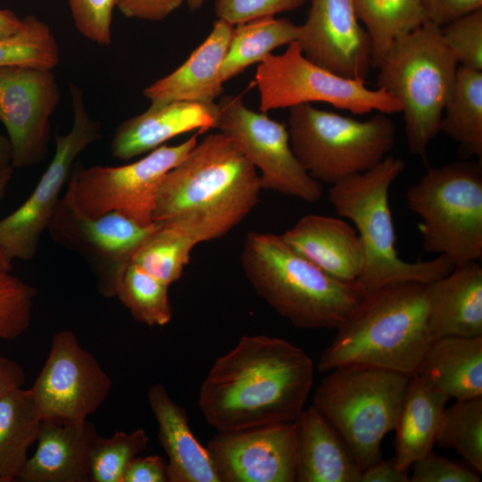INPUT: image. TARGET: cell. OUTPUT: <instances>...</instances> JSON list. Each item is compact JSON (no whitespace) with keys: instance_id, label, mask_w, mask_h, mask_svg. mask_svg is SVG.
<instances>
[{"instance_id":"22","label":"cell","mask_w":482,"mask_h":482,"mask_svg":"<svg viewBox=\"0 0 482 482\" xmlns=\"http://www.w3.org/2000/svg\"><path fill=\"white\" fill-rule=\"evenodd\" d=\"M428 325L436 338L482 337V267L478 261L454 265L426 284Z\"/></svg>"},{"instance_id":"1","label":"cell","mask_w":482,"mask_h":482,"mask_svg":"<svg viewBox=\"0 0 482 482\" xmlns=\"http://www.w3.org/2000/svg\"><path fill=\"white\" fill-rule=\"evenodd\" d=\"M313 380L314 364L302 348L280 337L243 336L214 362L198 404L217 431L292 422L304 409Z\"/></svg>"},{"instance_id":"30","label":"cell","mask_w":482,"mask_h":482,"mask_svg":"<svg viewBox=\"0 0 482 482\" xmlns=\"http://www.w3.org/2000/svg\"><path fill=\"white\" fill-rule=\"evenodd\" d=\"M440 131L459 145L467 160L482 157V71L459 65L452 96L440 123Z\"/></svg>"},{"instance_id":"40","label":"cell","mask_w":482,"mask_h":482,"mask_svg":"<svg viewBox=\"0 0 482 482\" xmlns=\"http://www.w3.org/2000/svg\"><path fill=\"white\" fill-rule=\"evenodd\" d=\"M308 0H215L217 19L237 25L260 17L291 12Z\"/></svg>"},{"instance_id":"34","label":"cell","mask_w":482,"mask_h":482,"mask_svg":"<svg viewBox=\"0 0 482 482\" xmlns=\"http://www.w3.org/2000/svg\"><path fill=\"white\" fill-rule=\"evenodd\" d=\"M436 444L455 450L476 472L482 471V396L445 407Z\"/></svg>"},{"instance_id":"6","label":"cell","mask_w":482,"mask_h":482,"mask_svg":"<svg viewBox=\"0 0 482 482\" xmlns=\"http://www.w3.org/2000/svg\"><path fill=\"white\" fill-rule=\"evenodd\" d=\"M458 67L440 27L432 22L395 40L378 64V87L400 104L406 144L412 154L424 157L430 141L440 132Z\"/></svg>"},{"instance_id":"41","label":"cell","mask_w":482,"mask_h":482,"mask_svg":"<svg viewBox=\"0 0 482 482\" xmlns=\"http://www.w3.org/2000/svg\"><path fill=\"white\" fill-rule=\"evenodd\" d=\"M411 482H479L475 470H469L452 461L429 452L415 461L410 467Z\"/></svg>"},{"instance_id":"11","label":"cell","mask_w":482,"mask_h":482,"mask_svg":"<svg viewBox=\"0 0 482 482\" xmlns=\"http://www.w3.org/2000/svg\"><path fill=\"white\" fill-rule=\"evenodd\" d=\"M254 79L262 112L312 103L328 104L355 115L371 111L390 115L402 111L386 90L371 89L364 79L344 78L313 63L296 42L287 45L283 54L266 56Z\"/></svg>"},{"instance_id":"26","label":"cell","mask_w":482,"mask_h":482,"mask_svg":"<svg viewBox=\"0 0 482 482\" xmlns=\"http://www.w3.org/2000/svg\"><path fill=\"white\" fill-rule=\"evenodd\" d=\"M414 375L456 400L482 396V337L436 338Z\"/></svg>"},{"instance_id":"44","label":"cell","mask_w":482,"mask_h":482,"mask_svg":"<svg viewBox=\"0 0 482 482\" xmlns=\"http://www.w3.org/2000/svg\"><path fill=\"white\" fill-rule=\"evenodd\" d=\"M166 461L159 455L137 456L128 465L122 482H167Z\"/></svg>"},{"instance_id":"45","label":"cell","mask_w":482,"mask_h":482,"mask_svg":"<svg viewBox=\"0 0 482 482\" xmlns=\"http://www.w3.org/2000/svg\"><path fill=\"white\" fill-rule=\"evenodd\" d=\"M358 482H410V477L408 471L399 469L393 459H381L362 470Z\"/></svg>"},{"instance_id":"39","label":"cell","mask_w":482,"mask_h":482,"mask_svg":"<svg viewBox=\"0 0 482 482\" xmlns=\"http://www.w3.org/2000/svg\"><path fill=\"white\" fill-rule=\"evenodd\" d=\"M117 0H68L78 31L101 46L112 44V12Z\"/></svg>"},{"instance_id":"14","label":"cell","mask_w":482,"mask_h":482,"mask_svg":"<svg viewBox=\"0 0 482 482\" xmlns=\"http://www.w3.org/2000/svg\"><path fill=\"white\" fill-rule=\"evenodd\" d=\"M111 378L69 329L53 337L46 362L29 388L43 420H83L112 389Z\"/></svg>"},{"instance_id":"36","label":"cell","mask_w":482,"mask_h":482,"mask_svg":"<svg viewBox=\"0 0 482 482\" xmlns=\"http://www.w3.org/2000/svg\"><path fill=\"white\" fill-rule=\"evenodd\" d=\"M149 436L143 428L116 431L110 437L97 435L90 453V482H122L129 462L144 452Z\"/></svg>"},{"instance_id":"3","label":"cell","mask_w":482,"mask_h":482,"mask_svg":"<svg viewBox=\"0 0 482 482\" xmlns=\"http://www.w3.org/2000/svg\"><path fill=\"white\" fill-rule=\"evenodd\" d=\"M262 189L258 171L235 143L221 132L209 134L165 175L154 221L185 216L215 239L251 212Z\"/></svg>"},{"instance_id":"19","label":"cell","mask_w":482,"mask_h":482,"mask_svg":"<svg viewBox=\"0 0 482 482\" xmlns=\"http://www.w3.org/2000/svg\"><path fill=\"white\" fill-rule=\"evenodd\" d=\"M218 114L216 103L182 101L150 106L118 125L110 145L112 155L129 161L181 134L215 129Z\"/></svg>"},{"instance_id":"27","label":"cell","mask_w":482,"mask_h":482,"mask_svg":"<svg viewBox=\"0 0 482 482\" xmlns=\"http://www.w3.org/2000/svg\"><path fill=\"white\" fill-rule=\"evenodd\" d=\"M449 396L418 375L410 378L404 403L395 426V464L409 471L411 465L436 444Z\"/></svg>"},{"instance_id":"38","label":"cell","mask_w":482,"mask_h":482,"mask_svg":"<svg viewBox=\"0 0 482 482\" xmlns=\"http://www.w3.org/2000/svg\"><path fill=\"white\" fill-rule=\"evenodd\" d=\"M440 30L459 65L482 71V9L448 22Z\"/></svg>"},{"instance_id":"16","label":"cell","mask_w":482,"mask_h":482,"mask_svg":"<svg viewBox=\"0 0 482 482\" xmlns=\"http://www.w3.org/2000/svg\"><path fill=\"white\" fill-rule=\"evenodd\" d=\"M60 99L54 70L0 67V121L7 130L13 168L34 166L46 158L50 118Z\"/></svg>"},{"instance_id":"35","label":"cell","mask_w":482,"mask_h":482,"mask_svg":"<svg viewBox=\"0 0 482 482\" xmlns=\"http://www.w3.org/2000/svg\"><path fill=\"white\" fill-rule=\"evenodd\" d=\"M12 37L0 40V67L27 66L54 70L60 62L57 41L50 27L34 15Z\"/></svg>"},{"instance_id":"37","label":"cell","mask_w":482,"mask_h":482,"mask_svg":"<svg viewBox=\"0 0 482 482\" xmlns=\"http://www.w3.org/2000/svg\"><path fill=\"white\" fill-rule=\"evenodd\" d=\"M37 290L11 271H0V340H14L29 327Z\"/></svg>"},{"instance_id":"15","label":"cell","mask_w":482,"mask_h":482,"mask_svg":"<svg viewBox=\"0 0 482 482\" xmlns=\"http://www.w3.org/2000/svg\"><path fill=\"white\" fill-rule=\"evenodd\" d=\"M154 226L155 222L140 226L118 212L80 217L61 197L46 230L55 243L75 252L88 264L99 294L113 298L127 264Z\"/></svg>"},{"instance_id":"24","label":"cell","mask_w":482,"mask_h":482,"mask_svg":"<svg viewBox=\"0 0 482 482\" xmlns=\"http://www.w3.org/2000/svg\"><path fill=\"white\" fill-rule=\"evenodd\" d=\"M147 401L158 424V439L167 456L168 482H220L212 458L195 436L186 410L156 383Z\"/></svg>"},{"instance_id":"33","label":"cell","mask_w":482,"mask_h":482,"mask_svg":"<svg viewBox=\"0 0 482 482\" xmlns=\"http://www.w3.org/2000/svg\"><path fill=\"white\" fill-rule=\"evenodd\" d=\"M169 285L129 261L117 289L116 297L138 322L164 326L172 318Z\"/></svg>"},{"instance_id":"12","label":"cell","mask_w":482,"mask_h":482,"mask_svg":"<svg viewBox=\"0 0 482 482\" xmlns=\"http://www.w3.org/2000/svg\"><path fill=\"white\" fill-rule=\"evenodd\" d=\"M70 92L73 111L70 132L55 134L54 155L31 195L0 220V248L11 261L35 257L77 157L102 137L100 123L87 111L82 89L71 83Z\"/></svg>"},{"instance_id":"43","label":"cell","mask_w":482,"mask_h":482,"mask_svg":"<svg viewBox=\"0 0 482 482\" xmlns=\"http://www.w3.org/2000/svg\"><path fill=\"white\" fill-rule=\"evenodd\" d=\"M422 4L428 21L439 27L482 9V0H422Z\"/></svg>"},{"instance_id":"2","label":"cell","mask_w":482,"mask_h":482,"mask_svg":"<svg viewBox=\"0 0 482 482\" xmlns=\"http://www.w3.org/2000/svg\"><path fill=\"white\" fill-rule=\"evenodd\" d=\"M320 355V372L363 365L412 377L435 337L426 283L406 281L364 294Z\"/></svg>"},{"instance_id":"18","label":"cell","mask_w":482,"mask_h":482,"mask_svg":"<svg viewBox=\"0 0 482 482\" xmlns=\"http://www.w3.org/2000/svg\"><path fill=\"white\" fill-rule=\"evenodd\" d=\"M295 42L308 60L344 78L365 79L372 66L370 38L354 0H311Z\"/></svg>"},{"instance_id":"49","label":"cell","mask_w":482,"mask_h":482,"mask_svg":"<svg viewBox=\"0 0 482 482\" xmlns=\"http://www.w3.org/2000/svg\"><path fill=\"white\" fill-rule=\"evenodd\" d=\"M12 149L5 137L0 134V168L11 165Z\"/></svg>"},{"instance_id":"50","label":"cell","mask_w":482,"mask_h":482,"mask_svg":"<svg viewBox=\"0 0 482 482\" xmlns=\"http://www.w3.org/2000/svg\"><path fill=\"white\" fill-rule=\"evenodd\" d=\"M206 0H185V4L188 6L191 11L199 10Z\"/></svg>"},{"instance_id":"23","label":"cell","mask_w":482,"mask_h":482,"mask_svg":"<svg viewBox=\"0 0 482 482\" xmlns=\"http://www.w3.org/2000/svg\"><path fill=\"white\" fill-rule=\"evenodd\" d=\"M296 252L332 277L356 281L364 261L357 231L347 221L309 214L281 234Z\"/></svg>"},{"instance_id":"5","label":"cell","mask_w":482,"mask_h":482,"mask_svg":"<svg viewBox=\"0 0 482 482\" xmlns=\"http://www.w3.org/2000/svg\"><path fill=\"white\" fill-rule=\"evenodd\" d=\"M404 166L402 159L386 156L373 168L331 185L328 190L333 208L353 223L360 237L364 261L356 282L364 294L400 282L428 284L445 276L454 266L442 255L419 262L400 258L388 195Z\"/></svg>"},{"instance_id":"20","label":"cell","mask_w":482,"mask_h":482,"mask_svg":"<svg viewBox=\"0 0 482 482\" xmlns=\"http://www.w3.org/2000/svg\"><path fill=\"white\" fill-rule=\"evenodd\" d=\"M97 435L87 420H43L36 451L17 480L88 482L90 453Z\"/></svg>"},{"instance_id":"42","label":"cell","mask_w":482,"mask_h":482,"mask_svg":"<svg viewBox=\"0 0 482 482\" xmlns=\"http://www.w3.org/2000/svg\"><path fill=\"white\" fill-rule=\"evenodd\" d=\"M185 4V0H117L116 7L127 18L159 21Z\"/></svg>"},{"instance_id":"29","label":"cell","mask_w":482,"mask_h":482,"mask_svg":"<svg viewBox=\"0 0 482 482\" xmlns=\"http://www.w3.org/2000/svg\"><path fill=\"white\" fill-rule=\"evenodd\" d=\"M299 32L300 25L275 16L235 25L220 66L222 82L237 76L250 65L262 62L274 49L295 42Z\"/></svg>"},{"instance_id":"46","label":"cell","mask_w":482,"mask_h":482,"mask_svg":"<svg viewBox=\"0 0 482 482\" xmlns=\"http://www.w3.org/2000/svg\"><path fill=\"white\" fill-rule=\"evenodd\" d=\"M26 382L22 367L15 361L0 355V398L21 387Z\"/></svg>"},{"instance_id":"25","label":"cell","mask_w":482,"mask_h":482,"mask_svg":"<svg viewBox=\"0 0 482 482\" xmlns=\"http://www.w3.org/2000/svg\"><path fill=\"white\" fill-rule=\"evenodd\" d=\"M297 482H358L362 470L346 442L313 405L295 420Z\"/></svg>"},{"instance_id":"47","label":"cell","mask_w":482,"mask_h":482,"mask_svg":"<svg viewBox=\"0 0 482 482\" xmlns=\"http://www.w3.org/2000/svg\"><path fill=\"white\" fill-rule=\"evenodd\" d=\"M25 26V19L19 18L11 10L0 9V40L13 37Z\"/></svg>"},{"instance_id":"17","label":"cell","mask_w":482,"mask_h":482,"mask_svg":"<svg viewBox=\"0 0 482 482\" xmlns=\"http://www.w3.org/2000/svg\"><path fill=\"white\" fill-rule=\"evenodd\" d=\"M296 423L218 431L206 448L220 482H295Z\"/></svg>"},{"instance_id":"4","label":"cell","mask_w":482,"mask_h":482,"mask_svg":"<svg viewBox=\"0 0 482 482\" xmlns=\"http://www.w3.org/2000/svg\"><path fill=\"white\" fill-rule=\"evenodd\" d=\"M240 258L257 295L298 328L337 329L364 295L356 281L326 273L281 235L248 232Z\"/></svg>"},{"instance_id":"9","label":"cell","mask_w":482,"mask_h":482,"mask_svg":"<svg viewBox=\"0 0 482 482\" xmlns=\"http://www.w3.org/2000/svg\"><path fill=\"white\" fill-rule=\"evenodd\" d=\"M288 133L292 150L304 170L331 186L388 156L396 129L383 112L358 120L303 104L289 108Z\"/></svg>"},{"instance_id":"7","label":"cell","mask_w":482,"mask_h":482,"mask_svg":"<svg viewBox=\"0 0 482 482\" xmlns=\"http://www.w3.org/2000/svg\"><path fill=\"white\" fill-rule=\"evenodd\" d=\"M327 373L313 406L340 433L362 471L382 459L381 442L395 428L411 377L363 365Z\"/></svg>"},{"instance_id":"21","label":"cell","mask_w":482,"mask_h":482,"mask_svg":"<svg viewBox=\"0 0 482 482\" xmlns=\"http://www.w3.org/2000/svg\"><path fill=\"white\" fill-rule=\"evenodd\" d=\"M233 28L231 23L217 19L207 37L179 67L144 88L150 106L182 101L215 103L223 93L220 66Z\"/></svg>"},{"instance_id":"32","label":"cell","mask_w":482,"mask_h":482,"mask_svg":"<svg viewBox=\"0 0 482 482\" xmlns=\"http://www.w3.org/2000/svg\"><path fill=\"white\" fill-rule=\"evenodd\" d=\"M195 245V241L171 220L158 221L130 261L170 286L181 277Z\"/></svg>"},{"instance_id":"13","label":"cell","mask_w":482,"mask_h":482,"mask_svg":"<svg viewBox=\"0 0 482 482\" xmlns=\"http://www.w3.org/2000/svg\"><path fill=\"white\" fill-rule=\"evenodd\" d=\"M217 105L215 129L229 137L256 169L262 188L309 203L321 198L322 184L297 160L282 123L249 109L240 96H223Z\"/></svg>"},{"instance_id":"10","label":"cell","mask_w":482,"mask_h":482,"mask_svg":"<svg viewBox=\"0 0 482 482\" xmlns=\"http://www.w3.org/2000/svg\"><path fill=\"white\" fill-rule=\"evenodd\" d=\"M197 136L195 133L179 145H162L140 160L121 166L86 167L75 162L62 198L80 217L118 212L140 226H152L165 175L187 157L197 144Z\"/></svg>"},{"instance_id":"31","label":"cell","mask_w":482,"mask_h":482,"mask_svg":"<svg viewBox=\"0 0 482 482\" xmlns=\"http://www.w3.org/2000/svg\"><path fill=\"white\" fill-rule=\"evenodd\" d=\"M354 8L370 36L375 67L395 40L428 22L422 0H354Z\"/></svg>"},{"instance_id":"28","label":"cell","mask_w":482,"mask_h":482,"mask_svg":"<svg viewBox=\"0 0 482 482\" xmlns=\"http://www.w3.org/2000/svg\"><path fill=\"white\" fill-rule=\"evenodd\" d=\"M41 423L29 389L16 388L0 398V482L17 480Z\"/></svg>"},{"instance_id":"8","label":"cell","mask_w":482,"mask_h":482,"mask_svg":"<svg viewBox=\"0 0 482 482\" xmlns=\"http://www.w3.org/2000/svg\"><path fill=\"white\" fill-rule=\"evenodd\" d=\"M423 249L453 265L482 258V165L461 159L427 170L405 194ZM436 255V256H437Z\"/></svg>"},{"instance_id":"48","label":"cell","mask_w":482,"mask_h":482,"mask_svg":"<svg viewBox=\"0 0 482 482\" xmlns=\"http://www.w3.org/2000/svg\"><path fill=\"white\" fill-rule=\"evenodd\" d=\"M12 171L13 167L12 165L0 168V199H2L5 194L7 186L12 176ZM12 261H11L0 248V271H11L12 268Z\"/></svg>"}]
</instances>
